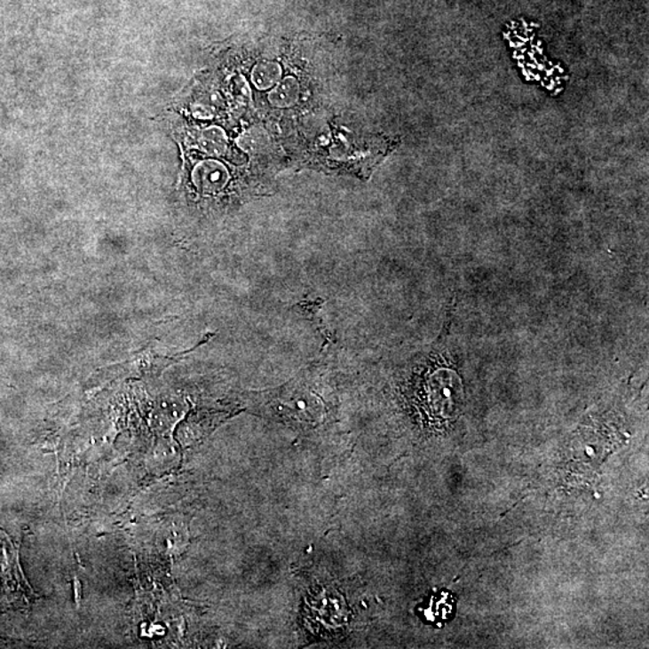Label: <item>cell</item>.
<instances>
[{"instance_id":"8992f818","label":"cell","mask_w":649,"mask_h":649,"mask_svg":"<svg viewBox=\"0 0 649 649\" xmlns=\"http://www.w3.org/2000/svg\"><path fill=\"white\" fill-rule=\"evenodd\" d=\"M198 142L200 149L210 156L223 155L227 149L226 132L218 127H210L203 131Z\"/></svg>"},{"instance_id":"277c9868","label":"cell","mask_w":649,"mask_h":649,"mask_svg":"<svg viewBox=\"0 0 649 649\" xmlns=\"http://www.w3.org/2000/svg\"><path fill=\"white\" fill-rule=\"evenodd\" d=\"M428 606L430 607L424 610L426 620L431 623L444 624L445 621L454 618V614L456 613V599H455L454 594L440 592L438 596L431 598Z\"/></svg>"},{"instance_id":"3957f363","label":"cell","mask_w":649,"mask_h":649,"mask_svg":"<svg viewBox=\"0 0 649 649\" xmlns=\"http://www.w3.org/2000/svg\"><path fill=\"white\" fill-rule=\"evenodd\" d=\"M166 362H168V359L162 358V356L154 358L151 350H148L147 352H141L140 355L129 360L128 362L120 367L125 372V375L152 376L153 375H158L162 368H165L168 365Z\"/></svg>"},{"instance_id":"ba28073f","label":"cell","mask_w":649,"mask_h":649,"mask_svg":"<svg viewBox=\"0 0 649 649\" xmlns=\"http://www.w3.org/2000/svg\"><path fill=\"white\" fill-rule=\"evenodd\" d=\"M231 95L237 103H247L249 101L250 90L246 80L242 76L234 77L230 84Z\"/></svg>"},{"instance_id":"7a4b0ae2","label":"cell","mask_w":649,"mask_h":649,"mask_svg":"<svg viewBox=\"0 0 649 649\" xmlns=\"http://www.w3.org/2000/svg\"><path fill=\"white\" fill-rule=\"evenodd\" d=\"M193 178L203 192H218L229 179L226 166L216 161L200 162L193 172Z\"/></svg>"},{"instance_id":"5b68a950","label":"cell","mask_w":649,"mask_h":649,"mask_svg":"<svg viewBox=\"0 0 649 649\" xmlns=\"http://www.w3.org/2000/svg\"><path fill=\"white\" fill-rule=\"evenodd\" d=\"M300 98V84L295 77H287L281 81L268 94V100L275 107H290L297 103Z\"/></svg>"},{"instance_id":"52a82bcc","label":"cell","mask_w":649,"mask_h":649,"mask_svg":"<svg viewBox=\"0 0 649 649\" xmlns=\"http://www.w3.org/2000/svg\"><path fill=\"white\" fill-rule=\"evenodd\" d=\"M281 76V69L277 63L263 62L255 66L251 73V81L257 90L265 91L280 83Z\"/></svg>"},{"instance_id":"6da1fadb","label":"cell","mask_w":649,"mask_h":649,"mask_svg":"<svg viewBox=\"0 0 649 649\" xmlns=\"http://www.w3.org/2000/svg\"><path fill=\"white\" fill-rule=\"evenodd\" d=\"M19 552L12 538L0 529V596L8 604L29 606L39 597L23 574Z\"/></svg>"},{"instance_id":"9c48e42d","label":"cell","mask_w":649,"mask_h":649,"mask_svg":"<svg viewBox=\"0 0 649 649\" xmlns=\"http://www.w3.org/2000/svg\"><path fill=\"white\" fill-rule=\"evenodd\" d=\"M265 139L264 136L261 135V132L253 129V131L246 132V134L241 138L239 144L241 148H243L244 151L257 152V149L261 147Z\"/></svg>"}]
</instances>
